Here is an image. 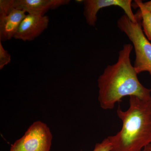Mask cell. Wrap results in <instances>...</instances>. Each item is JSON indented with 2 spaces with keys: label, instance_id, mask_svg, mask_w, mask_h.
<instances>
[{
  "label": "cell",
  "instance_id": "9",
  "mask_svg": "<svg viewBox=\"0 0 151 151\" xmlns=\"http://www.w3.org/2000/svg\"><path fill=\"white\" fill-rule=\"evenodd\" d=\"M136 5L139 8L137 14L142 20L143 31L148 40L151 41V12L148 10L140 0L134 1Z\"/></svg>",
  "mask_w": 151,
  "mask_h": 151
},
{
  "label": "cell",
  "instance_id": "1",
  "mask_svg": "<svg viewBox=\"0 0 151 151\" xmlns=\"http://www.w3.org/2000/svg\"><path fill=\"white\" fill-rule=\"evenodd\" d=\"M132 49L131 44L124 45L119 52L117 63L108 65L98 78V101L104 110L113 109L116 103L126 96H134L143 100H151V89L139 81L138 73L131 63Z\"/></svg>",
  "mask_w": 151,
  "mask_h": 151
},
{
  "label": "cell",
  "instance_id": "7",
  "mask_svg": "<svg viewBox=\"0 0 151 151\" xmlns=\"http://www.w3.org/2000/svg\"><path fill=\"white\" fill-rule=\"evenodd\" d=\"M49 21L47 16L28 14L20 24L14 38L24 41L33 40L47 28Z\"/></svg>",
  "mask_w": 151,
  "mask_h": 151
},
{
  "label": "cell",
  "instance_id": "14",
  "mask_svg": "<svg viewBox=\"0 0 151 151\" xmlns=\"http://www.w3.org/2000/svg\"><path fill=\"white\" fill-rule=\"evenodd\" d=\"M150 75H151V71H150Z\"/></svg>",
  "mask_w": 151,
  "mask_h": 151
},
{
  "label": "cell",
  "instance_id": "10",
  "mask_svg": "<svg viewBox=\"0 0 151 151\" xmlns=\"http://www.w3.org/2000/svg\"><path fill=\"white\" fill-rule=\"evenodd\" d=\"M11 61V55L8 51L3 46L2 42L0 41V69L2 70L5 66Z\"/></svg>",
  "mask_w": 151,
  "mask_h": 151
},
{
  "label": "cell",
  "instance_id": "3",
  "mask_svg": "<svg viewBox=\"0 0 151 151\" xmlns=\"http://www.w3.org/2000/svg\"><path fill=\"white\" fill-rule=\"evenodd\" d=\"M136 15L137 20L134 22L124 15L118 20L117 26L133 43L136 54L134 66L138 74L151 71V43L143 32L140 17Z\"/></svg>",
  "mask_w": 151,
  "mask_h": 151
},
{
  "label": "cell",
  "instance_id": "2",
  "mask_svg": "<svg viewBox=\"0 0 151 151\" xmlns=\"http://www.w3.org/2000/svg\"><path fill=\"white\" fill-rule=\"evenodd\" d=\"M117 113L122 126L116 134L108 137L111 151H142L151 143V100L130 96L128 110L119 107Z\"/></svg>",
  "mask_w": 151,
  "mask_h": 151
},
{
  "label": "cell",
  "instance_id": "4",
  "mask_svg": "<svg viewBox=\"0 0 151 151\" xmlns=\"http://www.w3.org/2000/svg\"><path fill=\"white\" fill-rule=\"evenodd\" d=\"M52 136L46 124L37 121L11 146L10 151H50Z\"/></svg>",
  "mask_w": 151,
  "mask_h": 151
},
{
  "label": "cell",
  "instance_id": "13",
  "mask_svg": "<svg viewBox=\"0 0 151 151\" xmlns=\"http://www.w3.org/2000/svg\"><path fill=\"white\" fill-rule=\"evenodd\" d=\"M142 151H151V143L146 146Z\"/></svg>",
  "mask_w": 151,
  "mask_h": 151
},
{
  "label": "cell",
  "instance_id": "11",
  "mask_svg": "<svg viewBox=\"0 0 151 151\" xmlns=\"http://www.w3.org/2000/svg\"><path fill=\"white\" fill-rule=\"evenodd\" d=\"M112 147V144L107 138L101 142L96 144L93 151H111Z\"/></svg>",
  "mask_w": 151,
  "mask_h": 151
},
{
  "label": "cell",
  "instance_id": "5",
  "mask_svg": "<svg viewBox=\"0 0 151 151\" xmlns=\"http://www.w3.org/2000/svg\"><path fill=\"white\" fill-rule=\"evenodd\" d=\"M24 11L15 8L11 0L0 1V41L14 38L20 24L27 15Z\"/></svg>",
  "mask_w": 151,
  "mask_h": 151
},
{
  "label": "cell",
  "instance_id": "8",
  "mask_svg": "<svg viewBox=\"0 0 151 151\" xmlns=\"http://www.w3.org/2000/svg\"><path fill=\"white\" fill-rule=\"evenodd\" d=\"M69 0H14L15 8L29 14L43 16L50 10L68 4Z\"/></svg>",
  "mask_w": 151,
  "mask_h": 151
},
{
  "label": "cell",
  "instance_id": "12",
  "mask_svg": "<svg viewBox=\"0 0 151 151\" xmlns=\"http://www.w3.org/2000/svg\"><path fill=\"white\" fill-rule=\"evenodd\" d=\"M144 5L148 10L151 12V1L144 3Z\"/></svg>",
  "mask_w": 151,
  "mask_h": 151
},
{
  "label": "cell",
  "instance_id": "6",
  "mask_svg": "<svg viewBox=\"0 0 151 151\" xmlns=\"http://www.w3.org/2000/svg\"><path fill=\"white\" fill-rule=\"evenodd\" d=\"M83 2L84 16L86 22L91 26L95 25L99 11L103 8L111 6L120 7L132 21L135 22L137 20V18L132 10L131 0H84Z\"/></svg>",
  "mask_w": 151,
  "mask_h": 151
}]
</instances>
